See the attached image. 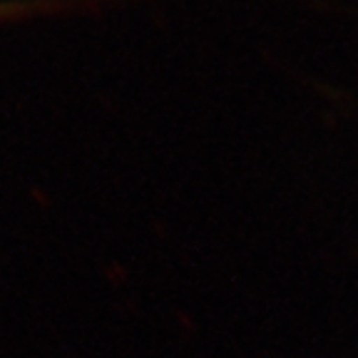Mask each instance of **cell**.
I'll use <instances>...</instances> for the list:
<instances>
[{
  "label": "cell",
  "instance_id": "6da1fadb",
  "mask_svg": "<svg viewBox=\"0 0 358 358\" xmlns=\"http://www.w3.org/2000/svg\"><path fill=\"white\" fill-rule=\"evenodd\" d=\"M97 0H0V20L48 15V13H67L95 8Z\"/></svg>",
  "mask_w": 358,
  "mask_h": 358
}]
</instances>
